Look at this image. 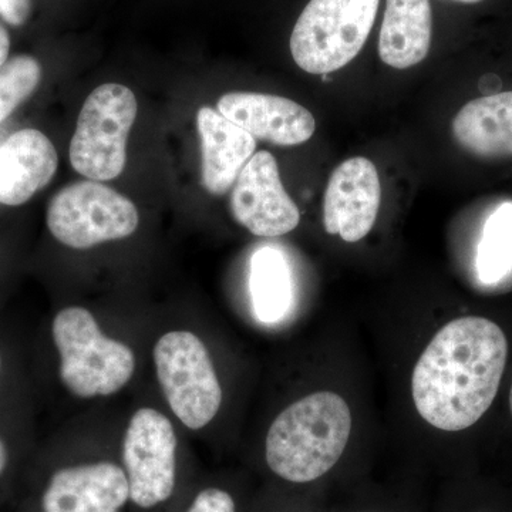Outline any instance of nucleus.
Masks as SVG:
<instances>
[{"label": "nucleus", "instance_id": "obj_1", "mask_svg": "<svg viewBox=\"0 0 512 512\" xmlns=\"http://www.w3.org/2000/svg\"><path fill=\"white\" fill-rule=\"evenodd\" d=\"M507 353V338L497 323L480 316L451 320L414 367L417 412L439 430L473 426L497 396Z\"/></svg>", "mask_w": 512, "mask_h": 512}, {"label": "nucleus", "instance_id": "obj_2", "mask_svg": "<svg viewBox=\"0 0 512 512\" xmlns=\"http://www.w3.org/2000/svg\"><path fill=\"white\" fill-rule=\"evenodd\" d=\"M352 431V414L339 394L318 392L286 407L269 427L266 463L289 483H311L342 457Z\"/></svg>", "mask_w": 512, "mask_h": 512}, {"label": "nucleus", "instance_id": "obj_3", "mask_svg": "<svg viewBox=\"0 0 512 512\" xmlns=\"http://www.w3.org/2000/svg\"><path fill=\"white\" fill-rule=\"evenodd\" d=\"M52 333L60 355V379L74 396H110L133 377V350L107 338L87 309L73 306L57 313Z\"/></svg>", "mask_w": 512, "mask_h": 512}, {"label": "nucleus", "instance_id": "obj_4", "mask_svg": "<svg viewBox=\"0 0 512 512\" xmlns=\"http://www.w3.org/2000/svg\"><path fill=\"white\" fill-rule=\"evenodd\" d=\"M380 0H311L291 36L303 72L329 74L352 62L375 25Z\"/></svg>", "mask_w": 512, "mask_h": 512}, {"label": "nucleus", "instance_id": "obj_5", "mask_svg": "<svg viewBox=\"0 0 512 512\" xmlns=\"http://www.w3.org/2000/svg\"><path fill=\"white\" fill-rule=\"evenodd\" d=\"M137 117V100L121 84H103L84 103L70 143V163L94 181L119 177L126 167L127 138Z\"/></svg>", "mask_w": 512, "mask_h": 512}, {"label": "nucleus", "instance_id": "obj_6", "mask_svg": "<svg viewBox=\"0 0 512 512\" xmlns=\"http://www.w3.org/2000/svg\"><path fill=\"white\" fill-rule=\"evenodd\" d=\"M158 382L168 406L191 430H200L217 416L222 403L220 380L210 353L194 333L174 330L154 348Z\"/></svg>", "mask_w": 512, "mask_h": 512}, {"label": "nucleus", "instance_id": "obj_7", "mask_svg": "<svg viewBox=\"0 0 512 512\" xmlns=\"http://www.w3.org/2000/svg\"><path fill=\"white\" fill-rule=\"evenodd\" d=\"M47 228L74 249L130 237L138 227L136 205L107 185L82 181L57 192L47 208Z\"/></svg>", "mask_w": 512, "mask_h": 512}, {"label": "nucleus", "instance_id": "obj_8", "mask_svg": "<svg viewBox=\"0 0 512 512\" xmlns=\"http://www.w3.org/2000/svg\"><path fill=\"white\" fill-rule=\"evenodd\" d=\"M124 471L130 501L137 507H157L174 493L177 481V436L171 421L144 407L128 424L123 441Z\"/></svg>", "mask_w": 512, "mask_h": 512}, {"label": "nucleus", "instance_id": "obj_9", "mask_svg": "<svg viewBox=\"0 0 512 512\" xmlns=\"http://www.w3.org/2000/svg\"><path fill=\"white\" fill-rule=\"evenodd\" d=\"M235 221L251 234L275 238L299 225L301 212L286 194L275 157L268 151L254 154L232 187Z\"/></svg>", "mask_w": 512, "mask_h": 512}, {"label": "nucleus", "instance_id": "obj_10", "mask_svg": "<svg viewBox=\"0 0 512 512\" xmlns=\"http://www.w3.org/2000/svg\"><path fill=\"white\" fill-rule=\"evenodd\" d=\"M382 187L376 165L353 157L330 175L323 201V224L329 235L359 242L369 235L379 214Z\"/></svg>", "mask_w": 512, "mask_h": 512}, {"label": "nucleus", "instance_id": "obj_11", "mask_svg": "<svg viewBox=\"0 0 512 512\" xmlns=\"http://www.w3.org/2000/svg\"><path fill=\"white\" fill-rule=\"evenodd\" d=\"M218 111L254 138L281 147L311 140L315 117L296 101L272 94L235 92L218 100Z\"/></svg>", "mask_w": 512, "mask_h": 512}, {"label": "nucleus", "instance_id": "obj_12", "mask_svg": "<svg viewBox=\"0 0 512 512\" xmlns=\"http://www.w3.org/2000/svg\"><path fill=\"white\" fill-rule=\"evenodd\" d=\"M130 501L126 471L110 461L56 471L42 497L43 512H120Z\"/></svg>", "mask_w": 512, "mask_h": 512}, {"label": "nucleus", "instance_id": "obj_13", "mask_svg": "<svg viewBox=\"0 0 512 512\" xmlns=\"http://www.w3.org/2000/svg\"><path fill=\"white\" fill-rule=\"evenodd\" d=\"M56 170V148L42 131H16L0 144V204H25L52 181Z\"/></svg>", "mask_w": 512, "mask_h": 512}, {"label": "nucleus", "instance_id": "obj_14", "mask_svg": "<svg viewBox=\"0 0 512 512\" xmlns=\"http://www.w3.org/2000/svg\"><path fill=\"white\" fill-rule=\"evenodd\" d=\"M197 127L202 147V187L212 195L227 194L254 156L255 138L211 107L198 111Z\"/></svg>", "mask_w": 512, "mask_h": 512}, {"label": "nucleus", "instance_id": "obj_15", "mask_svg": "<svg viewBox=\"0 0 512 512\" xmlns=\"http://www.w3.org/2000/svg\"><path fill=\"white\" fill-rule=\"evenodd\" d=\"M433 15L429 0H386L379 37L380 59L393 69H410L430 52Z\"/></svg>", "mask_w": 512, "mask_h": 512}, {"label": "nucleus", "instance_id": "obj_16", "mask_svg": "<svg viewBox=\"0 0 512 512\" xmlns=\"http://www.w3.org/2000/svg\"><path fill=\"white\" fill-rule=\"evenodd\" d=\"M454 138L478 157H512V92L468 101L453 120Z\"/></svg>", "mask_w": 512, "mask_h": 512}, {"label": "nucleus", "instance_id": "obj_17", "mask_svg": "<svg viewBox=\"0 0 512 512\" xmlns=\"http://www.w3.org/2000/svg\"><path fill=\"white\" fill-rule=\"evenodd\" d=\"M252 305L261 322L275 323L291 309V271L284 254L275 248H262L251 259L249 275Z\"/></svg>", "mask_w": 512, "mask_h": 512}, {"label": "nucleus", "instance_id": "obj_18", "mask_svg": "<svg viewBox=\"0 0 512 512\" xmlns=\"http://www.w3.org/2000/svg\"><path fill=\"white\" fill-rule=\"evenodd\" d=\"M512 271V202H504L484 225L477 252V274L484 285L503 281Z\"/></svg>", "mask_w": 512, "mask_h": 512}, {"label": "nucleus", "instance_id": "obj_19", "mask_svg": "<svg viewBox=\"0 0 512 512\" xmlns=\"http://www.w3.org/2000/svg\"><path fill=\"white\" fill-rule=\"evenodd\" d=\"M42 79V67L32 56L12 57L0 67V123L8 119Z\"/></svg>", "mask_w": 512, "mask_h": 512}, {"label": "nucleus", "instance_id": "obj_20", "mask_svg": "<svg viewBox=\"0 0 512 512\" xmlns=\"http://www.w3.org/2000/svg\"><path fill=\"white\" fill-rule=\"evenodd\" d=\"M185 512H237L234 498L220 488L202 490Z\"/></svg>", "mask_w": 512, "mask_h": 512}, {"label": "nucleus", "instance_id": "obj_21", "mask_svg": "<svg viewBox=\"0 0 512 512\" xmlns=\"http://www.w3.org/2000/svg\"><path fill=\"white\" fill-rule=\"evenodd\" d=\"M32 12V0H0V19L10 26L25 25Z\"/></svg>", "mask_w": 512, "mask_h": 512}, {"label": "nucleus", "instance_id": "obj_22", "mask_svg": "<svg viewBox=\"0 0 512 512\" xmlns=\"http://www.w3.org/2000/svg\"><path fill=\"white\" fill-rule=\"evenodd\" d=\"M10 36L5 26L0 23V67L9 60Z\"/></svg>", "mask_w": 512, "mask_h": 512}, {"label": "nucleus", "instance_id": "obj_23", "mask_svg": "<svg viewBox=\"0 0 512 512\" xmlns=\"http://www.w3.org/2000/svg\"><path fill=\"white\" fill-rule=\"evenodd\" d=\"M9 454L8 448H6L5 443L0 440V476H2L3 471H5L6 466H8Z\"/></svg>", "mask_w": 512, "mask_h": 512}, {"label": "nucleus", "instance_id": "obj_24", "mask_svg": "<svg viewBox=\"0 0 512 512\" xmlns=\"http://www.w3.org/2000/svg\"><path fill=\"white\" fill-rule=\"evenodd\" d=\"M456 2H461V3H478V2H483V0H456Z\"/></svg>", "mask_w": 512, "mask_h": 512}, {"label": "nucleus", "instance_id": "obj_25", "mask_svg": "<svg viewBox=\"0 0 512 512\" xmlns=\"http://www.w3.org/2000/svg\"><path fill=\"white\" fill-rule=\"evenodd\" d=\"M510 409L512 414V386H511V392H510Z\"/></svg>", "mask_w": 512, "mask_h": 512}, {"label": "nucleus", "instance_id": "obj_26", "mask_svg": "<svg viewBox=\"0 0 512 512\" xmlns=\"http://www.w3.org/2000/svg\"><path fill=\"white\" fill-rule=\"evenodd\" d=\"M0 369H2V359H0Z\"/></svg>", "mask_w": 512, "mask_h": 512}]
</instances>
